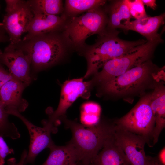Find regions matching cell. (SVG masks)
<instances>
[{
  "label": "cell",
  "mask_w": 165,
  "mask_h": 165,
  "mask_svg": "<svg viewBox=\"0 0 165 165\" xmlns=\"http://www.w3.org/2000/svg\"><path fill=\"white\" fill-rule=\"evenodd\" d=\"M12 45L28 56L31 68L35 73L57 64L69 51L72 50L62 31L52 32L27 39H21L17 44Z\"/></svg>",
  "instance_id": "cell-1"
},
{
  "label": "cell",
  "mask_w": 165,
  "mask_h": 165,
  "mask_svg": "<svg viewBox=\"0 0 165 165\" xmlns=\"http://www.w3.org/2000/svg\"><path fill=\"white\" fill-rule=\"evenodd\" d=\"M119 33L117 30L106 29L98 35L94 44L86 45L79 53L85 56L87 61V69L84 78L96 74L108 61L147 42L144 39L133 41L123 40L118 37Z\"/></svg>",
  "instance_id": "cell-2"
},
{
  "label": "cell",
  "mask_w": 165,
  "mask_h": 165,
  "mask_svg": "<svg viewBox=\"0 0 165 165\" xmlns=\"http://www.w3.org/2000/svg\"><path fill=\"white\" fill-rule=\"evenodd\" d=\"M61 119L72 131V138L70 142L77 151L78 162L83 164L92 163L106 141L113 134L115 125L114 122L99 121L95 125L88 126L65 117Z\"/></svg>",
  "instance_id": "cell-3"
},
{
  "label": "cell",
  "mask_w": 165,
  "mask_h": 165,
  "mask_svg": "<svg viewBox=\"0 0 165 165\" xmlns=\"http://www.w3.org/2000/svg\"><path fill=\"white\" fill-rule=\"evenodd\" d=\"M108 16L105 9L101 7L68 19L62 33L72 50L79 53L86 45L85 41L87 38L105 31Z\"/></svg>",
  "instance_id": "cell-4"
},
{
  "label": "cell",
  "mask_w": 165,
  "mask_h": 165,
  "mask_svg": "<svg viewBox=\"0 0 165 165\" xmlns=\"http://www.w3.org/2000/svg\"><path fill=\"white\" fill-rule=\"evenodd\" d=\"M162 33H159L155 38L134 48L123 55L106 62L101 70L95 74L92 82H97L102 85L150 60L157 46L163 42Z\"/></svg>",
  "instance_id": "cell-5"
},
{
  "label": "cell",
  "mask_w": 165,
  "mask_h": 165,
  "mask_svg": "<svg viewBox=\"0 0 165 165\" xmlns=\"http://www.w3.org/2000/svg\"><path fill=\"white\" fill-rule=\"evenodd\" d=\"M160 73L150 60L102 85L101 87L105 93L113 96L133 94L144 89L152 78L157 79Z\"/></svg>",
  "instance_id": "cell-6"
},
{
  "label": "cell",
  "mask_w": 165,
  "mask_h": 165,
  "mask_svg": "<svg viewBox=\"0 0 165 165\" xmlns=\"http://www.w3.org/2000/svg\"><path fill=\"white\" fill-rule=\"evenodd\" d=\"M114 123L121 128L145 138L148 144L152 147L155 122L150 94L143 97L129 112Z\"/></svg>",
  "instance_id": "cell-7"
},
{
  "label": "cell",
  "mask_w": 165,
  "mask_h": 165,
  "mask_svg": "<svg viewBox=\"0 0 165 165\" xmlns=\"http://www.w3.org/2000/svg\"><path fill=\"white\" fill-rule=\"evenodd\" d=\"M6 13L0 28L8 36L10 44L15 45L21 40L22 34L26 32L27 28L34 16L27 1L6 0Z\"/></svg>",
  "instance_id": "cell-8"
},
{
  "label": "cell",
  "mask_w": 165,
  "mask_h": 165,
  "mask_svg": "<svg viewBox=\"0 0 165 165\" xmlns=\"http://www.w3.org/2000/svg\"><path fill=\"white\" fill-rule=\"evenodd\" d=\"M6 112L9 115L14 116L20 119L28 131L30 143L25 165L27 163H33L37 156L43 150L46 148H50L55 144L51 136L53 130V126L52 124L45 121L43 122V127H38L17 111L10 110Z\"/></svg>",
  "instance_id": "cell-9"
},
{
  "label": "cell",
  "mask_w": 165,
  "mask_h": 165,
  "mask_svg": "<svg viewBox=\"0 0 165 165\" xmlns=\"http://www.w3.org/2000/svg\"><path fill=\"white\" fill-rule=\"evenodd\" d=\"M91 81H83V78L68 80L63 84L59 102L57 109L50 116L47 121L53 125L56 122L65 117L68 108L79 97H88Z\"/></svg>",
  "instance_id": "cell-10"
},
{
  "label": "cell",
  "mask_w": 165,
  "mask_h": 165,
  "mask_svg": "<svg viewBox=\"0 0 165 165\" xmlns=\"http://www.w3.org/2000/svg\"><path fill=\"white\" fill-rule=\"evenodd\" d=\"M115 124L113 131L115 139L131 165H146L147 156L145 155L144 147L145 144H148L146 138Z\"/></svg>",
  "instance_id": "cell-11"
},
{
  "label": "cell",
  "mask_w": 165,
  "mask_h": 165,
  "mask_svg": "<svg viewBox=\"0 0 165 165\" xmlns=\"http://www.w3.org/2000/svg\"><path fill=\"white\" fill-rule=\"evenodd\" d=\"M0 63L8 67L13 78L28 86L31 82L30 60L21 49L10 43L3 51L0 50Z\"/></svg>",
  "instance_id": "cell-12"
},
{
  "label": "cell",
  "mask_w": 165,
  "mask_h": 165,
  "mask_svg": "<svg viewBox=\"0 0 165 165\" xmlns=\"http://www.w3.org/2000/svg\"><path fill=\"white\" fill-rule=\"evenodd\" d=\"M68 19L62 14L59 15L38 14L34 15L23 40L56 31H62Z\"/></svg>",
  "instance_id": "cell-13"
},
{
  "label": "cell",
  "mask_w": 165,
  "mask_h": 165,
  "mask_svg": "<svg viewBox=\"0 0 165 165\" xmlns=\"http://www.w3.org/2000/svg\"><path fill=\"white\" fill-rule=\"evenodd\" d=\"M27 86L24 83L13 78L2 86L0 90V100L6 111L13 110L21 113L26 110L28 103L22 98V94Z\"/></svg>",
  "instance_id": "cell-14"
},
{
  "label": "cell",
  "mask_w": 165,
  "mask_h": 165,
  "mask_svg": "<svg viewBox=\"0 0 165 165\" xmlns=\"http://www.w3.org/2000/svg\"><path fill=\"white\" fill-rule=\"evenodd\" d=\"M150 105L155 125L152 135V146L158 141L159 136L165 127V89L163 85L156 86L150 94Z\"/></svg>",
  "instance_id": "cell-15"
},
{
  "label": "cell",
  "mask_w": 165,
  "mask_h": 165,
  "mask_svg": "<svg viewBox=\"0 0 165 165\" xmlns=\"http://www.w3.org/2000/svg\"><path fill=\"white\" fill-rule=\"evenodd\" d=\"M93 165H131L115 139L113 133L93 160Z\"/></svg>",
  "instance_id": "cell-16"
},
{
  "label": "cell",
  "mask_w": 165,
  "mask_h": 165,
  "mask_svg": "<svg viewBox=\"0 0 165 165\" xmlns=\"http://www.w3.org/2000/svg\"><path fill=\"white\" fill-rule=\"evenodd\" d=\"M165 18L164 13L152 17L147 16L139 19L130 21L123 26L121 29L125 31H136L145 37L147 41L150 40L158 35V30L164 24Z\"/></svg>",
  "instance_id": "cell-17"
},
{
  "label": "cell",
  "mask_w": 165,
  "mask_h": 165,
  "mask_svg": "<svg viewBox=\"0 0 165 165\" xmlns=\"http://www.w3.org/2000/svg\"><path fill=\"white\" fill-rule=\"evenodd\" d=\"M105 9L108 14L106 27L108 30L121 29L132 18L125 0L112 1Z\"/></svg>",
  "instance_id": "cell-18"
},
{
  "label": "cell",
  "mask_w": 165,
  "mask_h": 165,
  "mask_svg": "<svg viewBox=\"0 0 165 165\" xmlns=\"http://www.w3.org/2000/svg\"><path fill=\"white\" fill-rule=\"evenodd\" d=\"M50 149V154L42 165H73L78 162L77 151L70 142L63 146L54 144Z\"/></svg>",
  "instance_id": "cell-19"
},
{
  "label": "cell",
  "mask_w": 165,
  "mask_h": 165,
  "mask_svg": "<svg viewBox=\"0 0 165 165\" xmlns=\"http://www.w3.org/2000/svg\"><path fill=\"white\" fill-rule=\"evenodd\" d=\"M106 2L104 0H66L62 14L67 19H70L82 13L102 7Z\"/></svg>",
  "instance_id": "cell-20"
},
{
  "label": "cell",
  "mask_w": 165,
  "mask_h": 165,
  "mask_svg": "<svg viewBox=\"0 0 165 165\" xmlns=\"http://www.w3.org/2000/svg\"><path fill=\"white\" fill-rule=\"evenodd\" d=\"M34 15L45 14L58 15L63 13L64 6L61 0H30L27 1Z\"/></svg>",
  "instance_id": "cell-21"
},
{
  "label": "cell",
  "mask_w": 165,
  "mask_h": 165,
  "mask_svg": "<svg viewBox=\"0 0 165 165\" xmlns=\"http://www.w3.org/2000/svg\"><path fill=\"white\" fill-rule=\"evenodd\" d=\"M5 106L0 100V135L13 139L19 138L20 135L15 125L8 119Z\"/></svg>",
  "instance_id": "cell-22"
},
{
  "label": "cell",
  "mask_w": 165,
  "mask_h": 165,
  "mask_svg": "<svg viewBox=\"0 0 165 165\" xmlns=\"http://www.w3.org/2000/svg\"><path fill=\"white\" fill-rule=\"evenodd\" d=\"M101 108L97 104L88 102L83 105L81 110V120L83 125L91 126L99 122Z\"/></svg>",
  "instance_id": "cell-23"
},
{
  "label": "cell",
  "mask_w": 165,
  "mask_h": 165,
  "mask_svg": "<svg viewBox=\"0 0 165 165\" xmlns=\"http://www.w3.org/2000/svg\"><path fill=\"white\" fill-rule=\"evenodd\" d=\"M125 0L132 17L138 20L148 16L141 0Z\"/></svg>",
  "instance_id": "cell-24"
},
{
  "label": "cell",
  "mask_w": 165,
  "mask_h": 165,
  "mask_svg": "<svg viewBox=\"0 0 165 165\" xmlns=\"http://www.w3.org/2000/svg\"><path fill=\"white\" fill-rule=\"evenodd\" d=\"M13 153V149L9 148L3 137L0 135V165H4L6 156Z\"/></svg>",
  "instance_id": "cell-25"
},
{
  "label": "cell",
  "mask_w": 165,
  "mask_h": 165,
  "mask_svg": "<svg viewBox=\"0 0 165 165\" xmlns=\"http://www.w3.org/2000/svg\"><path fill=\"white\" fill-rule=\"evenodd\" d=\"M13 78L11 75L3 68L0 63V90L2 86L8 81Z\"/></svg>",
  "instance_id": "cell-26"
},
{
  "label": "cell",
  "mask_w": 165,
  "mask_h": 165,
  "mask_svg": "<svg viewBox=\"0 0 165 165\" xmlns=\"http://www.w3.org/2000/svg\"><path fill=\"white\" fill-rule=\"evenodd\" d=\"M28 152L24 150L21 156L20 161L17 163L16 159L14 158H11L7 160L8 165H24V162L28 155Z\"/></svg>",
  "instance_id": "cell-27"
},
{
  "label": "cell",
  "mask_w": 165,
  "mask_h": 165,
  "mask_svg": "<svg viewBox=\"0 0 165 165\" xmlns=\"http://www.w3.org/2000/svg\"><path fill=\"white\" fill-rule=\"evenodd\" d=\"M147 156V161L146 165H162L159 160L157 156Z\"/></svg>",
  "instance_id": "cell-28"
},
{
  "label": "cell",
  "mask_w": 165,
  "mask_h": 165,
  "mask_svg": "<svg viewBox=\"0 0 165 165\" xmlns=\"http://www.w3.org/2000/svg\"><path fill=\"white\" fill-rule=\"evenodd\" d=\"M142 1L144 5L148 7H150L154 10L156 8L157 5L155 0H142Z\"/></svg>",
  "instance_id": "cell-29"
},
{
  "label": "cell",
  "mask_w": 165,
  "mask_h": 165,
  "mask_svg": "<svg viewBox=\"0 0 165 165\" xmlns=\"http://www.w3.org/2000/svg\"><path fill=\"white\" fill-rule=\"evenodd\" d=\"M157 157L162 165H165V147H163L160 151Z\"/></svg>",
  "instance_id": "cell-30"
},
{
  "label": "cell",
  "mask_w": 165,
  "mask_h": 165,
  "mask_svg": "<svg viewBox=\"0 0 165 165\" xmlns=\"http://www.w3.org/2000/svg\"><path fill=\"white\" fill-rule=\"evenodd\" d=\"M9 40V37L6 35L5 31L2 29L0 28V43Z\"/></svg>",
  "instance_id": "cell-31"
},
{
  "label": "cell",
  "mask_w": 165,
  "mask_h": 165,
  "mask_svg": "<svg viewBox=\"0 0 165 165\" xmlns=\"http://www.w3.org/2000/svg\"><path fill=\"white\" fill-rule=\"evenodd\" d=\"M76 165H93L92 163L88 164H83L80 162L77 163Z\"/></svg>",
  "instance_id": "cell-32"
},
{
  "label": "cell",
  "mask_w": 165,
  "mask_h": 165,
  "mask_svg": "<svg viewBox=\"0 0 165 165\" xmlns=\"http://www.w3.org/2000/svg\"><path fill=\"white\" fill-rule=\"evenodd\" d=\"M76 163L75 164V165H76Z\"/></svg>",
  "instance_id": "cell-33"
},
{
  "label": "cell",
  "mask_w": 165,
  "mask_h": 165,
  "mask_svg": "<svg viewBox=\"0 0 165 165\" xmlns=\"http://www.w3.org/2000/svg\"><path fill=\"white\" fill-rule=\"evenodd\" d=\"M75 164H74V165H75Z\"/></svg>",
  "instance_id": "cell-34"
}]
</instances>
